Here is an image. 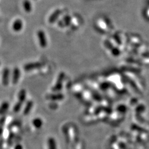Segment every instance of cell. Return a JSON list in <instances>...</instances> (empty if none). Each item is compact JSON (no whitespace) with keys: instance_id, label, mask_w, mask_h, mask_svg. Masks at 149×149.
<instances>
[{"instance_id":"cell-1","label":"cell","mask_w":149,"mask_h":149,"mask_svg":"<svg viewBox=\"0 0 149 149\" xmlns=\"http://www.w3.org/2000/svg\"><path fill=\"white\" fill-rule=\"evenodd\" d=\"M10 80V70L8 68H5L2 72V84L4 86L9 85Z\"/></svg>"},{"instance_id":"cell-2","label":"cell","mask_w":149,"mask_h":149,"mask_svg":"<svg viewBox=\"0 0 149 149\" xmlns=\"http://www.w3.org/2000/svg\"><path fill=\"white\" fill-rule=\"evenodd\" d=\"M37 37L40 47L42 48L46 47L47 45V40L46 39L45 34L43 30H39L38 31Z\"/></svg>"},{"instance_id":"cell-3","label":"cell","mask_w":149,"mask_h":149,"mask_svg":"<svg viewBox=\"0 0 149 149\" xmlns=\"http://www.w3.org/2000/svg\"><path fill=\"white\" fill-rule=\"evenodd\" d=\"M21 72L20 69L18 67L15 68L13 70L12 76V82L13 85L17 84L21 77Z\"/></svg>"},{"instance_id":"cell-4","label":"cell","mask_w":149,"mask_h":149,"mask_svg":"<svg viewBox=\"0 0 149 149\" xmlns=\"http://www.w3.org/2000/svg\"><path fill=\"white\" fill-rule=\"evenodd\" d=\"M41 66H42V64L39 62L29 63L24 65L23 69L26 71H31L33 70L39 68Z\"/></svg>"},{"instance_id":"cell-5","label":"cell","mask_w":149,"mask_h":149,"mask_svg":"<svg viewBox=\"0 0 149 149\" xmlns=\"http://www.w3.org/2000/svg\"><path fill=\"white\" fill-rule=\"evenodd\" d=\"M23 28V22L21 19H17L12 24V29L15 32H21Z\"/></svg>"},{"instance_id":"cell-6","label":"cell","mask_w":149,"mask_h":149,"mask_svg":"<svg viewBox=\"0 0 149 149\" xmlns=\"http://www.w3.org/2000/svg\"><path fill=\"white\" fill-rule=\"evenodd\" d=\"M10 107V103L8 101L2 102L0 104V115L5 114L8 112Z\"/></svg>"},{"instance_id":"cell-7","label":"cell","mask_w":149,"mask_h":149,"mask_svg":"<svg viewBox=\"0 0 149 149\" xmlns=\"http://www.w3.org/2000/svg\"><path fill=\"white\" fill-rule=\"evenodd\" d=\"M27 92L24 89H22L19 91L18 94V101L20 102L23 104L26 101Z\"/></svg>"},{"instance_id":"cell-8","label":"cell","mask_w":149,"mask_h":149,"mask_svg":"<svg viewBox=\"0 0 149 149\" xmlns=\"http://www.w3.org/2000/svg\"><path fill=\"white\" fill-rule=\"evenodd\" d=\"M33 126L37 129H39L43 126V120L40 118H35L32 122Z\"/></svg>"},{"instance_id":"cell-9","label":"cell","mask_w":149,"mask_h":149,"mask_svg":"<svg viewBox=\"0 0 149 149\" xmlns=\"http://www.w3.org/2000/svg\"><path fill=\"white\" fill-rule=\"evenodd\" d=\"M23 7L27 13H30L32 11V5L29 0H24L23 2Z\"/></svg>"},{"instance_id":"cell-10","label":"cell","mask_w":149,"mask_h":149,"mask_svg":"<svg viewBox=\"0 0 149 149\" xmlns=\"http://www.w3.org/2000/svg\"><path fill=\"white\" fill-rule=\"evenodd\" d=\"M33 104V102L31 101H28L27 102V103L26 104V106L24 107V110H23L24 115L28 114V113L31 111Z\"/></svg>"},{"instance_id":"cell-11","label":"cell","mask_w":149,"mask_h":149,"mask_svg":"<svg viewBox=\"0 0 149 149\" xmlns=\"http://www.w3.org/2000/svg\"><path fill=\"white\" fill-rule=\"evenodd\" d=\"M48 147L49 149H56V142L55 140L52 138L49 139L48 140Z\"/></svg>"},{"instance_id":"cell-12","label":"cell","mask_w":149,"mask_h":149,"mask_svg":"<svg viewBox=\"0 0 149 149\" xmlns=\"http://www.w3.org/2000/svg\"><path fill=\"white\" fill-rule=\"evenodd\" d=\"M23 106V103L20 102H17L13 108V111L15 113H18L21 110L22 107Z\"/></svg>"},{"instance_id":"cell-13","label":"cell","mask_w":149,"mask_h":149,"mask_svg":"<svg viewBox=\"0 0 149 149\" xmlns=\"http://www.w3.org/2000/svg\"><path fill=\"white\" fill-rule=\"evenodd\" d=\"M13 149H23V147L22 145V144H16V145L14 147Z\"/></svg>"},{"instance_id":"cell-14","label":"cell","mask_w":149,"mask_h":149,"mask_svg":"<svg viewBox=\"0 0 149 149\" xmlns=\"http://www.w3.org/2000/svg\"><path fill=\"white\" fill-rule=\"evenodd\" d=\"M0 65H1V62H0Z\"/></svg>"}]
</instances>
